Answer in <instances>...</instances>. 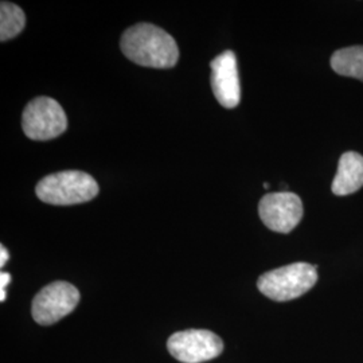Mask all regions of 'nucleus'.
Wrapping results in <instances>:
<instances>
[{"label": "nucleus", "instance_id": "1", "mask_svg": "<svg viewBox=\"0 0 363 363\" xmlns=\"http://www.w3.org/2000/svg\"><path fill=\"white\" fill-rule=\"evenodd\" d=\"M121 52L132 62L155 69L174 67L179 60L175 39L163 28L150 23L130 27L121 37Z\"/></svg>", "mask_w": 363, "mask_h": 363}, {"label": "nucleus", "instance_id": "2", "mask_svg": "<svg viewBox=\"0 0 363 363\" xmlns=\"http://www.w3.org/2000/svg\"><path fill=\"white\" fill-rule=\"evenodd\" d=\"M42 202L57 206H69L89 202L99 194V184L89 174L67 169L45 177L35 187Z\"/></svg>", "mask_w": 363, "mask_h": 363}, {"label": "nucleus", "instance_id": "3", "mask_svg": "<svg viewBox=\"0 0 363 363\" xmlns=\"http://www.w3.org/2000/svg\"><path fill=\"white\" fill-rule=\"evenodd\" d=\"M318 281L316 267L295 262L259 276V292L274 301H289L307 294Z\"/></svg>", "mask_w": 363, "mask_h": 363}, {"label": "nucleus", "instance_id": "4", "mask_svg": "<svg viewBox=\"0 0 363 363\" xmlns=\"http://www.w3.org/2000/svg\"><path fill=\"white\" fill-rule=\"evenodd\" d=\"M22 127L33 140H50L67 128V117L60 103L50 97H37L25 108Z\"/></svg>", "mask_w": 363, "mask_h": 363}, {"label": "nucleus", "instance_id": "5", "mask_svg": "<svg viewBox=\"0 0 363 363\" xmlns=\"http://www.w3.org/2000/svg\"><path fill=\"white\" fill-rule=\"evenodd\" d=\"M78 301L79 292L76 286L66 281H55L39 291L33 300L31 313L38 325H54L74 311Z\"/></svg>", "mask_w": 363, "mask_h": 363}, {"label": "nucleus", "instance_id": "6", "mask_svg": "<svg viewBox=\"0 0 363 363\" xmlns=\"http://www.w3.org/2000/svg\"><path fill=\"white\" fill-rule=\"evenodd\" d=\"M167 349L179 362L202 363L220 357L223 343L208 330H186L169 337Z\"/></svg>", "mask_w": 363, "mask_h": 363}, {"label": "nucleus", "instance_id": "7", "mask_svg": "<svg viewBox=\"0 0 363 363\" xmlns=\"http://www.w3.org/2000/svg\"><path fill=\"white\" fill-rule=\"evenodd\" d=\"M259 213L268 229L277 233H289L303 217V203L294 193H271L261 198Z\"/></svg>", "mask_w": 363, "mask_h": 363}, {"label": "nucleus", "instance_id": "8", "mask_svg": "<svg viewBox=\"0 0 363 363\" xmlns=\"http://www.w3.org/2000/svg\"><path fill=\"white\" fill-rule=\"evenodd\" d=\"M211 88L217 101L225 108H235L241 100L237 58L232 50L217 55L211 64Z\"/></svg>", "mask_w": 363, "mask_h": 363}, {"label": "nucleus", "instance_id": "9", "mask_svg": "<svg viewBox=\"0 0 363 363\" xmlns=\"http://www.w3.org/2000/svg\"><path fill=\"white\" fill-rule=\"evenodd\" d=\"M363 186V156L357 152H346L340 156L337 171L331 190L335 195H350Z\"/></svg>", "mask_w": 363, "mask_h": 363}, {"label": "nucleus", "instance_id": "10", "mask_svg": "<svg viewBox=\"0 0 363 363\" xmlns=\"http://www.w3.org/2000/svg\"><path fill=\"white\" fill-rule=\"evenodd\" d=\"M331 67L340 76L363 79V46L345 48L334 52Z\"/></svg>", "mask_w": 363, "mask_h": 363}, {"label": "nucleus", "instance_id": "11", "mask_svg": "<svg viewBox=\"0 0 363 363\" xmlns=\"http://www.w3.org/2000/svg\"><path fill=\"white\" fill-rule=\"evenodd\" d=\"M26 25V15L23 10L10 1L0 4V39L9 40L16 37Z\"/></svg>", "mask_w": 363, "mask_h": 363}, {"label": "nucleus", "instance_id": "12", "mask_svg": "<svg viewBox=\"0 0 363 363\" xmlns=\"http://www.w3.org/2000/svg\"><path fill=\"white\" fill-rule=\"evenodd\" d=\"M10 281H11L10 273L1 272V274H0V289H6V286L10 284Z\"/></svg>", "mask_w": 363, "mask_h": 363}, {"label": "nucleus", "instance_id": "13", "mask_svg": "<svg viewBox=\"0 0 363 363\" xmlns=\"http://www.w3.org/2000/svg\"><path fill=\"white\" fill-rule=\"evenodd\" d=\"M7 259H9V252H7V249L6 247H0V267H4V264L7 262Z\"/></svg>", "mask_w": 363, "mask_h": 363}]
</instances>
